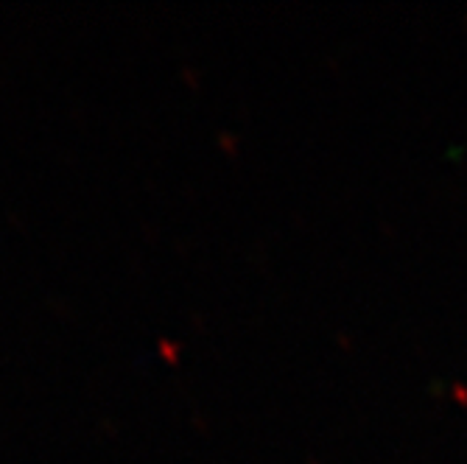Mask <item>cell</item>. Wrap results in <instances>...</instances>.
Segmentation results:
<instances>
[]
</instances>
